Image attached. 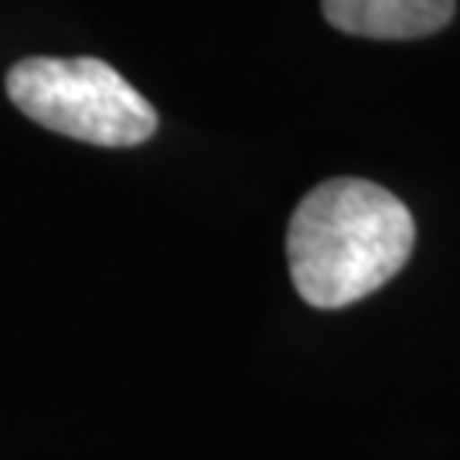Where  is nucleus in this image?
<instances>
[{"label": "nucleus", "mask_w": 460, "mask_h": 460, "mask_svg": "<svg viewBox=\"0 0 460 460\" xmlns=\"http://www.w3.org/2000/svg\"><path fill=\"white\" fill-rule=\"evenodd\" d=\"M416 222L385 188L331 178L300 198L287 229L296 294L317 311H338L376 294L410 263Z\"/></svg>", "instance_id": "obj_1"}, {"label": "nucleus", "mask_w": 460, "mask_h": 460, "mask_svg": "<svg viewBox=\"0 0 460 460\" xmlns=\"http://www.w3.org/2000/svg\"><path fill=\"white\" fill-rule=\"evenodd\" d=\"M7 96L28 119L93 147H137L157 130L154 106L99 58H24L7 72Z\"/></svg>", "instance_id": "obj_2"}, {"label": "nucleus", "mask_w": 460, "mask_h": 460, "mask_svg": "<svg viewBox=\"0 0 460 460\" xmlns=\"http://www.w3.org/2000/svg\"><path fill=\"white\" fill-rule=\"evenodd\" d=\"M324 17L338 31L376 38V41H410L427 38L450 24L457 0H321Z\"/></svg>", "instance_id": "obj_3"}]
</instances>
